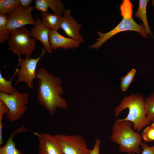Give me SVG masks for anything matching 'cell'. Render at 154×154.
Returning a JSON list of instances; mask_svg holds the SVG:
<instances>
[{
	"label": "cell",
	"mask_w": 154,
	"mask_h": 154,
	"mask_svg": "<svg viewBox=\"0 0 154 154\" xmlns=\"http://www.w3.org/2000/svg\"><path fill=\"white\" fill-rule=\"evenodd\" d=\"M36 78L39 79L38 81L37 100L41 105L51 115H54L58 108H67L66 100L61 97L64 94V90L60 78L43 67L38 70Z\"/></svg>",
	"instance_id": "cell-1"
},
{
	"label": "cell",
	"mask_w": 154,
	"mask_h": 154,
	"mask_svg": "<svg viewBox=\"0 0 154 154\" xmlns=\"http://www.w3.org/2000/svg\"><path fill=\"white\" fill-rule=\"evenodd\" d=\"M145 98L143 95L139 93L132 94L124 97L119 105L115 108V116L117 117L121 112L126 109H128V114L125 118L117 119L115 121H131L133 123L134 130L139 133L146 126L150 124L146 116Z\"/></svg>",
	"instance_id": "cell-2"
},
{
	"label": "cell",
	"mask_w": 154,
	"mask_h": 154,
	"mask_svg": "<svg viewBox=\"0 0 154 154\" xmlns=\"http://www.w3.org/2000/svg\"><path fill=\"white\" fill-rule=\"evenodd\" d=\"M132 126L133 123L129 121H115L110 140L119 145V149L121 152L140 154V146L143 142L142 136L132 129Z\"/></svg>",
	"instance_id": "cell-3"
},
{
	"label": "cell",
	"mask_w": 154,
	"mask_h": 154,
	"mask_svg": "<svg viewBox=\"0 0 154 154\" xmlns=\"http://www.w3.org/2000/svg\"><path fill=\"white\" fill-rule=\"evenodd\" d=\"M120 9L122 19L114 28L105 33L99 31L96 32L98 38L96 42L89 46L91 49H97L108 39L120 32L126 31H133L139 33L142 37H147V34L143 24H139L132 17L133 5L129 0H123L120 5Z\"/></svg>",
	"instance_id": "cell-4"
},
{
	"label": "cell",
	"mask_w": 154,
	"mask_h": 154,
	"mask_svg": "<svg viewBox=\"0 0 154 154\" xmlns=\"http://www.w3.org/2000/svg\"><path fill=\"white\" fill-rule=\"evenodd\" d=\"M7 42L9 49L18 56L25 55L29 58L36 48L35 40L30 36V31L24 27L11 31Z\"/></svg>",
	"instance_id": "cell-5"
},
{
	"label": "cell",
	"mask_w": 154,
	"mask_h": 154,
	"mask_svg": "<svg viewBox=\"0 0 154 154\" xmlns=\"http://www.w3.org/2000/svg\"><path fill=\"white\" fill-rule=\"evenodd\" d=\"M29 94L17 90L11 95L0 92V100L7 106L9 111L6 114L7 119L11 122L19 119L27 110Z\"/></svg>",
	"instance_id": "cell-6"
},
{
	"label": "cell",
	"mask_w": 154,
	"mask_h": 154,
	"mask_svg": "<svg viewBox=\"0 0 154 154\" xmlns=\"http://www.w3.org/2000/svg\"><path fill=\"white\" fill-rule=\"evenodd\" d=\"M46 51L42 48L40 55L36 58H22L19 56L18 65L20 67L18 69V66L16 71V76L18 79L15 84L16 86L18 83L24 82L31 88H33V80L36 78V70L38 63L41 58L45 54Z\"/></svg>",
	"instance_id": "cell-7"
},
{
	"label": "cell",
	"mask_w": 154,
	"mask_h": 154,
	"mask_svg": "<svg viewBox=\"0 0 154 154\" xmlns=\"http://www.w3.org/2000/svg\"><path fill=\"white\" fill-rule=\"evenodd\" d=\"M65 154H90L86 141L81 135H68L64 134L54 135Z\"/></svg>",
	"instance_id": "cell-8"
},
{
	"label": "cell",
	"mask_w": 154,
	"mask_h": 154,
	"mask_svg": "<svg viewBox=\"0 0 154 154\" xmlns=\"http://www.w3.org/2000/svg\"><path fill=\"white\" fill-rule=\"evenodd\" d=\"M34 8L31 6L24 7L20 6L8 15L7 26L12 31L24 27L27 25L34 26L36 20L32 14Z\"/></svg>",
	"instance_id": "cell-9"
},
{
	"label": "cell",
	"mask_w": 154,
	"mask_h": 154,
	"mask_svg": "<svg viewBox=\"0 0 154 154\" xmlns=\"http://www.w3.org/2000/svg\"><path fill=\"white\" fill-rule=\"evenodd\" d=\"M39 141V154H65L54 135L33 132Z\"/></svg>",
	"instance_id": "cell-10"
},
{
	"label": "cell",
	"mask_w": 154,
	"mask_h": 154,
	"mask_svg": "<svg viewBox=\"0 0 154 154\" xmlns=\"http://www.w3.org/2000/svg\"><path fill=\"white\" fill-rule=\"evenodd\" d=\"M71 11L68 9L63 13L61 25V29L70 38H72L80 43H83L84 39L80 35V30L82 25L78 23L71 15Z\"/></svg>",
	"instance_id": "cell-11"
},
{
	"label": "cell",
	"mask_w": 154,
	"mask_h": 154,
	"mask_svg": "<svg viewBox=\"0 0 154 154\" xmlns=\"http://www.w3.org/2000/svg\"><path fill=\"white\" fill-rule=\"evenodd\" d=\"M50 30L44 25L42 20L37 18L35 25L31 28L30 34L31 37L35 40L40 41L46 51L51 54L52 50L49 39V34Z\"/></svg>",
	"instance_id": "cell-12"
},
{
	"label": "cell",
	"mask_w": 154,
	"mask_h": 154,
	"mask_svg": "<svg viewBox=\"0 0 154 154\" xmlns=\"http://www.w3.org/2000/svg\"><path fill=\"white\" fill-rule=\"evenodd\" d=\"M49 39L52 50L60 48L63 49H73L79 47L80 43L72 38L65 37L60 34L57 31L54 30L50 31Z\"/></svg>",
	"instance_id": "cell-13"
},
{
	"label": "cell",
	"mask_w": 154,
	"mask_h": 154,
	"mask_svg": "<svg viewBox=\"0 0 154 154\" xmlns=\"http://www.w3.org/2000/svg\"><path fill=\"white\" fill-rule=\"evenodd\" d=\"M35 8L42 12H48L50 8L54 13L62 16L65 10L64 4L60 0H35Z\"/></svg>",
	"instance_id": "cell-14"
},
{
	"label": "cell",
	"mask_w": 154,
	"mask_h": 154,
	"mask_svg": "<svg viewBox=\"0 0 154 154\" xmlns=\"http://www.w3.org/2000/svg\"><path fill=\"white\" fill-rule=\"evenodd\" d=\"M28 131H31L26 129L23 125L17 129L13 131L5 144L0 147V154H24L22 151L17 149L16 144L13 140V138L17 133Z\"/></svg>",
	"instance_id": "cell-15"
},
{
	"label": "cell",
	"mask_w": 154,
	"mask_h": 154,
	"mask_svg": "<svg viewBox=\"0 0 154 154\" xmlns=\"http://www.w3.org/2000/svg\"><path fill=\"white\" fill-rule=\"evenodd\" d=\"M41 15L42 23L50 30L58 31L61 29L62 16L48 12H42Z\"/></svg>",
	"instance_id": "cell-16"
},
{
	"label": "cell",
	"mask_w": 154,
	"mask_h": 154,
	"mask_svg": "<svg viewBox=\"0 0 154 154\" xmlns=\"http://www.w3.org/2000/svg\"><path fill=\"white\" fill-rule=\"evenodd\" d=\"M149 1L148 0L139 1V7L135 14V16L139 18L143 22V25L147 34L151 35L153 37V35L148 23L147 17V6Z\"/></svg>",
	"instance_id": "cell-17"
},
{
	"label": "cell",
	"mask_w": 154,
	"mask_h": 154,
	"mask_svg": "<svg viewBox=\"0 0 154 154\" xmlns=\"http://www.w3.org/2000/svg\"><path fill=\"white\" fill-rule=\"evenodd\" d=\"M20 6V0H0V15H8Z\"/></svg>",
	"instance_id": "cell-18"
},
{
	"label": "cell",
	"mask_w": 154,
	"mask_h": 154,
	"mask_svg": "<svg viewBox=\"0 0 154 154\" xmlns=\"http://www.w3.org/2000/svg\"><path fill=\"white\" fill-rule=\"evenodd\" d=\"M8 15H0V43L9 40L11 31L7 26Z\"/></svg>",
	"instance_id": "cell-19"
},
{
	"label": "cell",
	"mask_w": 154,
	"mask_h": 154,
	"mask_svg": "<svg viewBox=\"0 0 154 154\" xmlns=\"http://www.w3.org/2000/svg\"><path fill=\"white\" fill-rule=\"evenodd\" d=\"M146 116L150 123H154V92L145 98Z\"/></svg>",
	"instance_id": "cell-20"
},
{
	"label": "cell",
	"mask_w": 154,
	"mask_h": 154,
	"mask_svg": "<svg viewBox=\"0 0 154 154\" xmlns=\"http://www.w3.org/2000/svg\"><path fill=\"white\" fill-rule=\"evenodd\" d=\"M16 74L15 71L13 77L9 80H7L3 77L0 71V92L4 93L8 95H11L17 90L12 84V82Z\"/></svg>",
	"instance_id": "cell-21"
},
{
	"label": "cell",
	"mask_w": 154,
	"mask_h": 154,
	"mask_svg": "<svg viewBox=\"0 0 154 154\" xmlns=\"http://www.w3.org/2000/svg\"><path fill=\"white\" fill-rule=\"evenodd\" d=\"M136 72L135 69L133 68L128 72L125 76L121 78L120 86L121 89L123 92H125L127 90L133 79Z\"/></svg>",
	"instance_id": "cell-22"
},
{
	"label": "cell",
	"mask_w": 154,
	"mask_h": 154,
	"mask_svg": "<svg viewBox=\"0 0 154 154\" xmlns=\"http://www.w3.org/2000/svg\"><path fill=\"white\" fill-rule=\"evenodd\" d=\"M143 139L146 142L154 141V123H151L146 127L142 131Z\"/></svg>",
	"instance_id": "cell-23"
},
{
	"label": "cell",
	"mask_w": 154,
	"mask_h": 154,
	"mask_svg": "<svg viewBox=\"0 0 154 154\" xmlns=\"http://www.w3.org/2000/svg\"><path fill=\"white\" fill-rule=\"evenodd\" d=\"M141 146L143 149L141 154H154V146H149L145 142H142L141 144Z\"/></svg>",
	"instance_id": "cell-24"
},
{
	"label": "cell",
	"mask_w": 154,
	"mask_h": 154,
	"mask_svg": "<svg viewBox=\"0 0 154 154\" xmlns=\"http://www.w3.org/2000/svg\"><path fill=\"white\" fill-rule=\"evenodd\" d=\"M9 111V109L7 105L0 100V125H3L2 119L4 114Z\"/></svg>",
	"instance_id": "cell-25"
},
{
	"label": "cell",
	"mask_w": 154,
	"mask_h": 154,
	"mask_svg": "<svg viewBox=\"0 0 154 154\" xmlns=\"http://www.w3.org/2000/svg\"><path fill=\"white\" fill-rule=\"evenodd\" d=\"M100 144V139L98 138L96 139L94 147L90 154H99Z\"/></svg>",
	"instance_id": "cell-26"
},
{
	"label": "cell",
	"mask_w": 154,
	"mask_h": 154,
	"mask_svg": "<svg viewBox=\"0 0 154 154\" xmlns=\"http://www.w3.org/2000/svg\"><path fill=\"white\" fill-rule=\"evenodd\" d=\"M21 5L24 7H27L31 6V4L33 3V0H20Z\"/></svg>",
	"instance_id": "cell-27"
}]
</instances>
